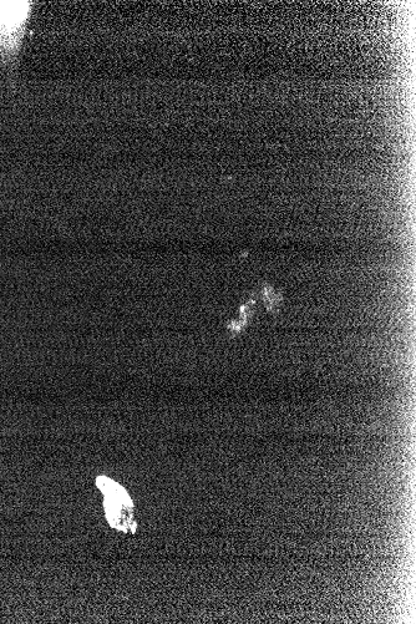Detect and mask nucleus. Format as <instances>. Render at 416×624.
<instances>
[{"label":"nucleus","mask_w":416,"mask_h":624,"mask_svg":"<svg viewBox=\"0 0 416 624\" xmlns=\"http://www.w3.org/2000/svg\"><path fill=\"white\" fill-rule=\"evenodd\" d=\"M98 485L105 494L106 517L115 529L135 531L134 506L128 492L113 480L99 478Z\"/></svg>","instance_id":"f257e3e1"}]
</instances>
